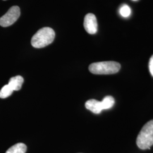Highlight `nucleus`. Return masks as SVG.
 Wrapping results in <instances>:
<instances>
[{
    "mask_svg": "<svg viewBox=\"0 0 153 153\" xmlns=\"http://www.w3.org/2000/svg\"><path fill=\"white\" fill-rule=\"evenodd\" d=\"M23 82L24 79L23 77L20 76H17L11 78L8 85L13 91H18L21 89Z\"/></svg>",
    "mask_w": 153,
    "mask_h": 153,
    "instance_id": "7",
    "label": "nucleus"
},
{
    "mask_svg": "<svg viewBox=\"0 0 153 153\" xmlns=\"http://www.w3.org/2000/svg\"><path fill=\"white\" fill-rule=\"evenodd\" d=\"M138 147L142 149H150L153 145V120L149 121L143 126L137 138Z\"/></svg>",
    "mask_w": 153,
    "mask_h": 153,
    "instance_id": "3",
    "label": "nucleus"
},
{
    "mask_svg": "<svg viewBox=\"0 0 153 153\" xmlns=\"http://www.w3.org/2000/svg\"><path fill=\"white\" fill-rule=\"evenodd\" d=\"M85 107L87 109L91 111L95 114H99L103 110L101 102L95 99H90L85 103Z\"/></svg>",
    "mask_w": 153,
    "mask_h": 153,
    "instance_id": "6",
    "label": "nucleus"
},
{
    "mask_svg": "<svg viewBox=\"0 0 153 153\" xmlns=\"http://www.w3.org/2000/svg\"><path fill=\"white\" fill-rule=\"evenodd\" d=\"M21 15L20 9L17 6H12L4 16L0 18V26L9 27L16 22Z\"/></svg>",
    "mask_w": 153,
    "mask_h": 153,
    "instance_id": "4",
    "label": "nucleus"
},
{
    "mask_svg": "<svg viewBox=\"0 0 153 153\" xmlns=\"http://www.w3.org/2000/svg\"><path fill=\"white\" fill-rule=\"evenodd\" d=\"M55 38V31L52 28H42L33 36L31 39V45L34 48H42L51 44Z\"/></svg>",
    "mask_w": 153,
    "mask_h": 153,
    "instance_id": "1",
    "label": "nucleus"
},
{
    "mask_svg": "<svg viewBox=\"0 0 153 153\" xmlns=\"http://www.w3.org/2000/svg\"><path fill=\"white\" fill-rule=\"evenodd\" d=\"M13 91H14L8 84L6 85L0 90V98L2 99L6 98L11 95Z\"/></svg>",
    "mask_w": 153,
    "mask_h": 153,
    "instance_id": "10",
    "label": "nucleus"
},
{
    "mask_svg": "<svg viewBox=\"0 0 153 153\" xmlns=\"http://www.w3.org/2000/svg\"><path fill=\"white\" fill-rule=\"evenodd\" d=\"M101 103L103 110L110 109L115 104V99L111 96H106L101 102Z\"/></svg>",
    "mask_w": 153,
    "mask_h": 153,
    "instance_id": "9",
    "label": "nucleus"
},
{
    "mask_svg": "<svg viewBox=\"0 0 153 153\" xmlns=\"http://www.w3.org/2000/svg\"><path fill=\"white\" fill-rule=\"evenodd\" d=\"M120 14L121 16L124 18H127L131 14V9L130 7L126 4L121 6L120 9Z\"/></svg>",
    "mask_w": 153,
    "mask_h": 153,
    "instance_id": "11",
    "label": "nucleus"
},
{
    "mask_svg": "<svg viewBox=\"0 0 153 153\" xmlns=\"http://www.w3.org/2000/svg\"><path fill=\"white\" fill-rule=\"evenodd\" d=\"M149 68L151 75L153 76V55L150 59L149 62Z\"/></svg>",
    "mask_w": 153,
    "mask_h": 153,
    "instance_id": "12",
    "label": "nucleus"
},
{
    "mask_svg": "<svg viewBox=\"0 0 153 153\" xmlns=\"http://www.w3.org/2000/svg\"><path fill=\"white\" fill-rule=\"evenodd\" d=\"M133 1H137V0H133Z\"/></svg>",
    "mask_w": 153,
    "mask_h": 153,
    "instance_id": "13",
    "label": "nucleus"
},
{
    "mask_svg": "<svg viewBox=\"0 0 153 153\" xmlns=\"http://www.w3.org/2000/svg\"><path fill=\"white\" fill-rule=\"evenodd\" d=\"M83 26L87 33L95 34L98 31V22L95 16L92 13L88 14L84 19Z\"/></svg>",
    "mask_w": 153,
    "mask_h": 153,
    "instance_id": "5",
    "label": "nucleus"
},
{
    "mask_svg": "<svg viewBox=\"0 0 153 153\" xmlns=\"http://www.w3.org/2000/svg\"><path fill=\"white\" fill-rule=\"evenodd\" d=\"M27 146L23 143H18L9 148L5 153H25Z\"/></svg>",
    "mask_w": 153,
    "mask_h": 153,
    "instance_id": "8",
    "label": "nucleus"
},
{
    "mask_svg": "<svg viewBox=\"0 0 153 153\" xmlns=\"http://www.w3.org/2000/svg\"><path fill=\"white\" fill-rule=\"evenodd\" d=\"M121 68L120 64L115 61H103L90 64L89 71L94 74H113L117 73Z\"/></svg>",
    "mask_w": 153,
    "mask_h": 153,
    "instance_id": "2",
    "label": "nucleus"
}]
</instances>
